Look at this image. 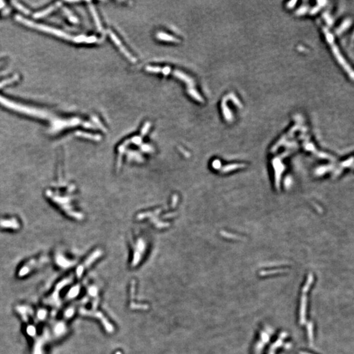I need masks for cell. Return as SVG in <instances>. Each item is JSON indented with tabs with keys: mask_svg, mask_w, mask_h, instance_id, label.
Instances as JSON below:
<instances>
[{
	"mask_svg": "<svg viewBox=\"0 0 354 354\" xmlns=\"http://www.w3.org/2000/svg\"><path fill=\"white\" fill-rule=\"evenodd\" d=\"M158 37H159V39H163V40H169V41H177V39H174L173 37H172L171 36H167L166 34H159L157 35Z\"/></svg>",
	"mask_w": 354,
	"mask_h": 354,
	"instance_id": "2",
	"label": "cell"
},
{
	"mask_svg": "<svg viewBox=\"0 0 354 354\" xmlns=\"http://www.w3.org/2000/svg\"><path fill=\"white\" fill-rule=\"evenodd\" d=\"M110 36H111V37H112V39L114 40V42H116V43L117 45H118L120 46V49H121V50L122 51V52L124 53H125V55H126L127 57H129V58H130V60H132V61H135V60L134 59V58H133L130 55L129 53L127 52V51H126V50L124 49V48H123V47L121 45V43H120L119 40V39H118V38H117L116 36L114 35V34H110Z\"/></svg>",
	"mask_w": 354,
	"mask_h": 354,
	"instance_id": "1",
	"label": "cell"
}]
</instances>
